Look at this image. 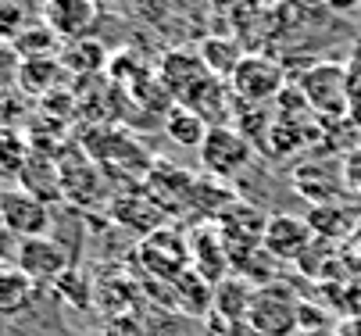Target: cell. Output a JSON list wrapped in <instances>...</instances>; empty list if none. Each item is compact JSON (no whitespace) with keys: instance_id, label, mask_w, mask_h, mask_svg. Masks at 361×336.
<instances>
[{"instance_id":"f546056e","label":"cell","mask_w":361,"mask_h":336,"mask_svg":"<svg viewBox=\"0 0 361 336\" xmlns=\"http://www.w3.org/2000/svg\"><path fill=\"white\" fill-rule=\"evenodd\" d=\"M343 186L350 189V194L354 197H361V143H357V147L347 154V168H343Z\"/></svg>"},{"instance_id":"7402d4cb","label":"cell","mask_w":361,"mask_h":336,"mask_svg":"<svg viewBox=\"0 0 361 336\" xmlns=\"http://www.w3.org/2000/svg\"><path fill=\"white\" fill-rule=\"evenodd\" d=\"M65 68L58 58H36V61H22V72H18V89L29 93V97H50L58 89Z\"/></svg>"},{"instance_id":"2e32d148","label":"cell","mask_w":361,"mask_h":336,"mask_svg":"<svg viewBox=\"0 0 361 336\" xmlns=\"http://www.w3.org/2000/svg\"><path fill=\"white\" fill-rule=\"evenodd\" d=\"M172 304L193 318H204L208 322L212 311H215V286L208 279H200L193 268L183 272L176 282H172Z\"/></svg>"},{"instance_id":"ba28073f","label":"cell","mask_w":361,"mask_h":336,"mask_svg":"<svg viewBox=\"0 0 361 336\" xmlns=\"http://www.w3.org/2000/svg\"><path fill=\"white\" fill-rule=\"evenodd\" d=\"M58 175H61V201L68 204H93L100 194H104V175H100V165L75 143L61 147L58 154Z\"/></svg>"},{"instance_id":"484cf974","label":"cell","mask_w":361,"mask_h":336,"mask_svg":"<svg viewBox=\"0 0 361 336\" xmlns=\"http://www.w3.org/2000/svg\"><path fill=\"white\" fill-rule=\"evenodd\" d=\"M29 154H32V147L25 143V136H18V132H11V129H0V172L22 175Z\"/></svg>"},{"instance_id":"8992f818","label":"cell","mask_w":361,"mask_h":336,"mask_svg":"<svg viewBox=\"0 0 361 336\" xmlns=\"http://www.w3.org/2000/svg\"><path fill=\"white\" fill-rule=\"evenodd\" d=\"M283 65H276L272 58H257V54H247L236 72L229 75L233 82V101L236 104H254V108H262L269 101H276L279 93H283Z\"/></svg>"},{"instance_id":"d6a6232c","label":"cell","mask_w":361,"mask_h":336,"mask_svg":"<svg viewBox=\"0 0 361 336\" xmlns=\"http://www.w3.org/2000/svg\"><path fill=\"white\" fill-rule=\"evenodd\" d=\"M304 336H336V332H329V329H326V332H304Z\"/></svg>"},{"instance_id":"9a60e30c","label":"cell","mask_w":361,"mask_h":336,"mask_svg":"<svg viewBox=\"0 0 361 336\" xmlns=\"http://www.w3.org/2000/svg\"><path fill=\"white\" fill-rule=\"evenodd\" d=\"M307 225L315 229L319 239H326V244H336V239H354L357 229H361V211L357 208H347L343 201L336 204H319L307 211Z\"/></svg>"},{"instance_id":"7c38bea8","label":"cell","mask_w":361,"mask_h":336,"mask_svg":"<svg viewBox=\"0 0 361 336\" xmlns=\"http://www.w3.org/2000/svg\"><path fill=\"white\" fill-rule=\"evenodd\" d=\"M100 4L97 0H47L43 4V22L58 32L61 43L86 39L97 25Z\"/></svg>"},{"instance_id":"8fae6325","label":"cell","mask_w":361,"mask_h":336,"mask_svg":"<svg viewBox=\"0 0 361 336\" xmlns=\"http://www.w3.org/2000/svg\"><path fill=\"white\" fill-rule=\"evenodd\" d=\"M315 229L307 225V218L300 215H272L262 236V247L276 258V261H300L307 251L315 247Z\"/></svg>"},{"instance_id":"5b68a950","label":"cell","mask_w":361,"mask_h":336,"mask_svg":"<svg viewBox=\"0 0 361 336\" xmlns=\"http://www.w3.org/2000/svg\"><path fill=\"white\" fill-rule=\"evenodd\" d=\"M0 225L15 239H32V236H50V204H43L25 186H4L0 189Z\"/></svg>"},{"instance_id":"4316f807","label":"cell","mask_w":361,"mask_h":336,"mask_svg":"<svg viewBox=\"0 0 361 336\" xmlns=\"http://www.w3.org/2000/svg\"><path fill=\"white\" fill-rule=\"evenodd\" d=\"M29 25V0H0V43H15Z\"/></svg>"},{"instance_id":"1f68e13d","label":"cell","mask_w":361,"mask_h":336,"mask_svg":"<svg viewBox=\"0 0 361 336\" xmlns=\"http://www.w3.org/2000/svg\"><path fill=\"white\" fill-rule=\"evenodd\" d=\"M322 4H326V8H333V11H354V8L361 4V0H322Z\"/></svg>"},{"instance_id":"4fadbf2b","label":"cell","mask_w":361,"mask_h":336,"mask_svg":"<svg viewBox=\"0 0 361 336\" xmlns=\"http://www.w3.org/2000/svg\"><path fill=\"white\" fill-rule=\"evenodd\" d=\"M293 189L304 201H312V208L336 204L340 194H343V179L326 161H304V165L293 168Z\"/></svg>"},{"instance_id":"836d02e7","label":"cell","mask_w":361,"mask_h":336,"mask_svg":"<svg viewBox=\"0 0 361 336\" xmlns=\"http://www.w3.org/2000/svg\"><path fill=\"white\" fill-rule=\"evenodd\" d=\"M354 244H357V247H361V229H357V236H354Z\"/></svg>"},{"instance_id":"44dd1931","label":"cell","mask_w":361,"mask_h":336,"mask_svg":"<svg viewBox=\"0 0 361 336\" xmlns=\"http://www.w3.org/2000/svg\"><path fill=\"white\" fill-rule=\"evenodd\" d=\"M61 68L72 72V75H93L104 68L108 61V51L100 46V39L86 36V39H72V43H61V54H58Z\"/></svg>"},{"instance_id":"cb8c5ba5","label":"cell","mask_w":361,"mask_h":336,"mask_svg":"<svg viewBox=\"0 0 361 336\" xmlns=\"http://www.w3.org/2000/svg\"><path fill=\"white\" fill-rule=\"evenodd\" d=\"M15 51H18V58L22 61H36V58H58L61 54V39H58V32L50 29L47 22H36V25H29L15 43Z\"/></svg>"},{"instance_id":"603a6c76","label":"cell","mask_w":361,"mask_h":336,"mask_svg":"<svg viewBox=\"0 0 361 336\" xmlns=\"http://www.w3.org/2000/svg\"><path fill=\"white\" fill-rule=\"evenodd\" d=\"M233 204H236V197H233V189H229L222 179H212V175L197 179V189H193V204H190V211L204 215V222H219Z\"/></svg>"},{"instance_id":"e0dca14e","label":"cell","mask_w":361,"mask_h":336,"mask_svg":"<svg viewBox=\"0 0 361 336\" xmlns=\"http://www.w3.org/2000/svg\"><path fill=\"white\" fill-rule=\"evenodd\" d=\"M254 294H257V286L250 279H243V275L233 272L229 279H222L215 286V311L212 315H219L226 322H247L250 304H254Z\"/></svg>"},{"instance_id":"e575fe53","label":"cell","mask_w":361,"mask_h":336,"mask_svg":"<svg viewBox=\"0 0 361 336\" xmlns=\"http://www.w3.org/2000/svg\"><path fill=\"white\" fill-rule=\"evenodd\" d=\"M97 4H104V0H97Z\"/></svg>"},{"instance_id":"ffe728a7","label":"cell","mask_w":361,"mask_h":336,"mask_svg":"<svg viewBox=\"0 0 361 336\" xmlns=\"http://www.w3.org/2000/svg\"><path fill=\"white\" fill-rule=\"evenodd\" d=\"M208 118L197 115L193 108L186 104H176L169 115H165V132L172 143H179V147H190V151H200L204 147V136H208Z\"/></svg>"},{"instance_id":"ac0fdd59","label":"cell","mask_w":361,"mask_h":336,"mask_svg":"<svg viewBox=\"0 0 361 336\" xmlns=\"http://www.w3.org/2000/svg\"><path fill=\"white\" fill-rule=\"evenodd\" d=\"M18 179H22L18 186H25L29 194H36L43 204H50V201H61V175H58V158H50V154H39V151H32Z\"/></svg>"},{"instance_id":"9c48e42d","label":"cell","mask_w":361,"mask_h":336,"mask_svg":"<svg viewBox=\"0 0 361 336\" xmlns=\"http://www.w3.org/2000/svg\"><path fill=\"white\" fill-rule=\"evenodd\" d=\"M15 265L36 279V282H58L65 272H72V251L58 236H32L15 244Z\"/></svg>"},{"instance_id":"52a82bcc","label":"cell","mask_w":361,"mask_h":336,"mask_svg":"<svg viewBox=\"0 0 361 336\" xmlns=\"http://www.w3.org/2000/svg\"><path fill=\"white\" fill-rule=\"evenodd\" d=\"M143 194L158 204V211L165 218L172 215H186L193 204V189H197V175H190L186 168H176L169 161H154L150 172L143 175Z\"/></svg>"},{"instance_id":"4dcf8cb0","label":"cell","mask_w":361,"mask_h":336,"mask_svg":"<svg viewBox=\"0 0 361 336\" xmlns=\"http://www.w3.org/2000/svg\"><path fill=\"white\" fill-rule=\"evenodd\" d=\"M11 244H15V236H11L4 225H0V261H4V258L11 254Z\"/></svg>"},{"instance_id":"d6986e66","label":"cell","mask_w":361,"mask_h":336,"mask_svg":"<svg viewBox=\"0 0 361 336\" xmlns=\"http://www.w3.org/2000/svg\"><path fill=\"white\" fill-rule=\"evenodd\" d=\"M36 279H29L18 265H0V318L22 315L36 297Z\"/></svg>"},{"instance_id":"6da1fadb","label":"cell","mask_w":361,"mask_h":336,"mask_svg":"<svg viewBox=\"0 0 361 336\" xmlns=\"http://www.w3.org/2000/svg\"><path fill=\"white\" fill-rule=\"evenodd\" d=\"M136 265L147 272V279L172 286L183 272H190V239L179 229L161 225L136 247Z\"/></svg>"},{"instance_id":"83f0119b","label":"cell","mask_w":361,"mask_h":336,"mask_svg":"<svg viewBox=\"0 0 361 336\" xmlns=\"http://www.w3.org/2000/svg\"><path fill=\"white\" fill-rule=\"evenodd\" d=\"M58 294L72 304V308H90V301H93V290H90V279L79 272V268H72V272H65L58 282Z\"/></svg>"},{"instance_id":"3957f363","label":"cell","mask_w":361,"mask_h":336,"mask_svg":"<svg viewBox=\"0 0 361 336\" xmlns=\"http://www.w3.org/2000/svg\"><path fill=\"white\" fill-rule=\"evenodd\" d=\"M247 325L257 336H293L300 329V301L286 290L283 282L257 286Z\"/></svg>"},{"instance_id":"277c9868","label":"cell","mask_w":361,"mask_h":336,"mask_svg":"<svg viewBox=\"0 0 361 336\" xmlns=\"http://www.w3.org/2000/svg\"><path fill=\"white\" fill-rule=\"evenodd\" d=\"M250 154H254V143L236 125H212L200 147V165L212 179L226 182L250 165Z\"/></svg>"},{"instance_id":"30bf717a","label":"cell","mask_w":361,"mask_h":336,"mask_svg":"<svg viewBox=\"0 0 361 336\" xmlns=\"http://www.w3.org/2000/svg\"><path fill=\"white\" fill-rule=\"evenodd\" d=\"M190 239V268L208 279L212 286H219L222 279L233 275V258H229V247H226V236L215 222H200L186 232Z\"/></svg>"},{"instance_id":"5bb4252c","label":"cell","mask_w":361,"mask_h":336,"mask_svg":"<svg viewBox=\"0 0 361 336\" xmlns=\"http://www.w3.org/2000/svg\"><path fill=\"white\" fill-rule=\"evenodd\" d=\"M111 215H115L118 225L140 232L143 239L165 225V215L158 211V204H154V201L143 194V189H129V194H118V197L111 201Z\"/></svg>"},{"instance_id":"d4e9b609","label":"cell","mask_w":361,"mask_h":336,"mask_svg":"<svg viewBox=\"0 0 361 336\" xmlns=\"http://www.w3.org/2000/svg\"><path fill=\"white\" fill-rule=\"evenodd\" d=\"M200 58H204V68L222 79V75H233L236 65H240L247 54H240V46H236L229 36H208V39L200 43Z\"/></svg>"},{"instance_id":"f1b7e54d","label":"cell","mask_w":361,"mask_h":336,"mask_svg":"<svg viewBox=\"0 0 361 336\" xmlns=\"http://www.w3.org/2000/svg\"><path fill=\"white\" fill-rule=\"evenodd\" d=\"M347 122L361 132V68H350V93H347Z\"/></svg>"},{"instance_id":"7a4b0ae2","label":"cell","mask_w":361,"mask_h":336,"mask_svg":"<svg viewBox=\"0 0 361 336\" xmlns=\"http://www.w3.org/2000/svg\"><path fill=\"white\" fill-rule=\"evenodd\" d=\"M350 68L343 65H312L300 75V97L315 118H347Z\"/></svg>"}]
</instances>
